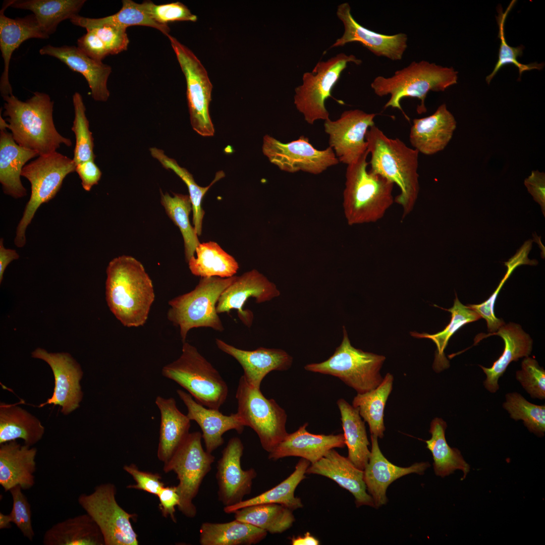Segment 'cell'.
Here are the masks:
<instances>
[{"label":"cell","instance_id":"cell-1","mask_svg":"<svg viewBox=\"0 0 545 545\" xmlns=\"http://www.w3.org/2000/svg\"><path fill=\"white\" fill-rule=\"evenodd\" d=\"M106 271V300L111 312L125 326L143 325L155 294L142 264L132 256L122 255L109 262Z\"/></svg>","mask_w":545,"mask_h":545},{"label":"cell","instance_id":"cell-2","mask_svg":"<svg viewBox=\"0 0 545 545\" xmlns=\"http://www.w3.org/2000/svg\"><path fill=\"white\" fill-rule=\"evenodd\" d=\"M365 139L371 155L369 170L399 187L395 202L401 206L404 219L413 210L419 195V153L399 138L388 137L375 125L369 128Z\"/></svg>","mask_w":545,"mask_h":545},{"label":"cell","instance_id":"cell-3","mask_svg":"<svg viewBox=\"0 0 545 545\" xmlns=\"http://www.w3.org/2000/svg\"><path fill=\"white\" fill-rule=\"evenodd\" d=\"M6 127L20 146L36 151L39 155L56 151L61 144L72 145L54 126L53 102L46 93L35 92L25 101L14 95L3 97Z\"/></svg>","mask_w":545,"mask_h":545},{"label":"cell","instance_id":"cell-4","mask_svg":"<svg viewBox=\"0 0 545 545\" xmlns=\"http://www.w3.org/2000/svg\"><path fill=\"white\" fill-rule=\"evenodd\" d=\"M368 154L367 151L347 167L343 207L350 226L377 222L395 202L394 184L367 170Z\"/></svg>","mask_w":545,"mask_h":545},{"label":"cell","instance_id":"cell-5","mask_svg":"<svg viewBox=\"0 0 545 545\" xmlns=\"http://www.w3.org/2000/svg\"><path fill=\"white\" fill-rule=\"evenodd\" d=\"M458 72L453 67L437 65L426 61H413L408 66L396 71L390 77L379 76L371 83V87L378 96L390 95L385 108L391 107L403 112L401 101L404 97H413L420 101L417 112L424 113L427 110L425 100L430 91H444L457 83Z\"/></svg>","mask_w":545,"mask_h":545},{"label":"cell","instance_id":"cell-6","mask_svg":"<svg viewBox=\"0 0 545 545\" xmlns=\"http://www.w3.org/2000/svg\"><path fill=\"white\" fill-rule=\"evenodd\" d=\"M161 373L207 408L219 409L227 400L228 387L226 382L197 348L188 342L183 343L180 357L164 366Z\"/></svg>","mask_w":545,"mask_h":545},{"label":"cell","instance_id":"cell-7","mask_svg":"<svg viewBox=\"0 0 545 545\" xmlns=\"http://www.w3.org/2000/svg\"><path fill=\"white\" fill-rule=\"evenodd\" d=\"M236 277L201 278L193 290L169 301L168 319L179 328L183 343L186 342L189 331L193 328H210L217 332L224 331L216 306L222 293Z\"/></svg>","mask_w":545,"mask_h":545},{"label":"cell","instance_id":"cell-8","mask_svg":"<svg viewBox=\"0 0 545 545\" xmlns=\"http://www.w3.org/2000/svg\"><path fill=\"white\" fill-rule=\"evenodd\" d=\"M76 167L73 159L56 151L39 155L23 167L21 176L30 183L31 192L17 228L14 239L17 247L25 245L27 228L37 209L56 196L65 177L75 172Z\"/></svg>","mask_w":545,"mask_h":545},{"label":"cell","instance_id":"cell-9","mask_svg":"<svg viewBox=\"0 0 545 545\" xmlns=\"http://www.w3.org/2000/svg\"><path fill=\"white\" fill-rule=\"evenodd\" d=\"M343 333L342 342L331 356L320 363L306 364L304 369L337 377L357 394L375 389L384 378L379 371L385 357L354 347L344 326Z\"/></svg>","mask_w":545,"mask_h":545},{"label":"cell","instance_id":"cell-10","mask_svg":"<svg viewBox=\"0 0 545 545\" xmlns=\"http://www.w3.org/2000/svg\"><path fill=\"white\" fill-rule=\"evenodd\" d=\"M350 63L359 65L362 61L353 54L340 53L318 62L311 72L303 74L302 84L295 89L294 103L307 123L330 119L325 100L332 97L333 88Z\"/></svg>","mask_w":545,"mask_h":545},{"label":"cell","instance_id":"cell-11","mask_svg":"<svg viewBox=\"0 0 545 545\" xmlns=\"http://www.w3.org/2000/svg\"><path fill=\"white\" fill-rule=\"evenodd\" d=\"M201 439L199 431L189 433L163 468L166 473L173 471L177 474L179 484L176 486L180 498L178 508L191 518L197 513L193 500L215 460L211 453L203 449Z\"/></svg>","mask_w":545,"mask_h":545},{"label":"cell","instance_id":"cell-12","mask_svg":"<svg viewBox=\"0 0 545 545\" xmlns=\"http://www.w3.org/2000/svg\"><path fill=\"white\" fill-rule=\"evenodd\" d=\"M237 413L245 426L257 434L263 449L268 453L287 437L285 411L272 399L266 398L260 389L251 387L242 375L236 393Z\"/></svg>","mask_w":545,"mask_h":545},{"label":"cell","instance_id":"cell-13","mask_svg":"<svg viewBox=\"0 0 545 545\" xmlns=\"http://www.w3.org/2000/svg\"><path fill=\"white\" fill-rule=\"evenodd\" d=\"M116 492L114 484L102 483L89 494H81L78 503L97 525L104 545H137V535L130 521L135 514L118 504Z\"/></svg>","mask_w":545,"mask_h":545},{"label":"cell","instance_id":"cell-14","mask_svg":"<svg viewBox=\"0 0 545 545\" xmlns=\"http://www.w3.org/2000/svg\"><path fill=\"white\" fill-rule=\"evenodd\" d=\"M167 37L186 79L192 127L202 136H212L214 129L209 113L212 85L207 72L189 48L173 36L169 34Z\"/></svg>","mask_w":545,"mask_h":545},{"label":"cell","instance_id":"cell-15","mask_svg":"<svg viewBox=\"0 0 545 545\" xmlns=\"http://www.w3.org/2000/svg\"><path fill=\"white\" fill-rule=\"evenodd\" d=\"M262 150L271 163L281 170L291 173L303 171L318 175L339 162L331 147L317 149L304 135L283 143L265 135L263 138Z\"/></svg>","mask_w":545,"mask_h":545},{"label":"cell","instance_id":"cell-16","mask_svg":"<svg viewBox=\"0 0 545 545\" xmlns=\"http://www.w3.org/2000/svg\"><path fill=\"white\" fill-rule=\"evenodd\" d=\"M375 114L355 109L343 112L336 120H326L325 132L329 136V146L339 162L349 165L367 151L365 135L375 125Z\"/></svg>","mask_w":545,"mask_h":545},{"label":"cell","instance_id":"cell-17","mask_svg":"<svg viewBox=\"0 0 545 545\" xmlns=\"http://www.w3.org/2000/svg\"><path fill=\"white\" fill-rule=\"evenodd\" d=\"M31 356L46 362L54 378L51 397L38 407L59 405L61 412L65 415L79 408L83 397L80 385L83 372L80 364L68 353H49L40 348L33 351Z\"/></svg>","mask_w":545,"mask_h":545},{"label":"cell","instance_id":"cell-18","mask_svg":"<svg viewBox=\"0 0 545 545\" xmlns=\"http://www.w3.org/2000/svg\"><path fill=\"white\" fill-rule=\"evenodd\" d=\"M280 295L276 285L255 269L249 270L234 281L221 294L216 309L217 313H229L236 309L242 322L248 328L252 324L253 312L243 307L248 298H255L257 303L269 301Z\"/></svg>","mask_w":545,"mask_h":545},{"label":"cell","instance_id":"cell-19","mask_svg":"<svg viewBox=\"0 0 545 545\" xmlns=\"http://www.w3.org/2000/svg\"><path fill=\"white\" fill-rule=\"evenodd\" d=\"M337 16L343 24L344 31L331 48L343 46L350 42H359L374 55L392 61L402 59L407 47V36L403 33L394 35L378 33L359 24L353 18L348 3L337 7Z\"/></svg>","mask_w":545,"mask_h":545},{"label":"cell","instance_id":"cell-20","mask_svg":"<svg viewBox=\"0 0 545 545\" xmlns=\"http://www.w3.org/2000/svg\"><path fill=\"white\" fill-rule=\"evenodd\" d=\"M243 450L241 440L233 437L228 441L217 463L218 499L225 507L240 503L244 496L250 494L253 480L257 476L254 469L242 468Z\"/></svg>","mask_w":545,"mask_h":545},{"label":"cell","instance_id":"cell-21","mask_svg":"<svg viewBox=\"0 0 545 545\" xmlns=\"http://www.w3.org/2000/svg\"><path fill=\"white\" fill-rule=\"evenodd\" d=\"M377 437L371 434V448L368 462L363 471V480L366 489L372 497L375 508L386 504L388 487L399 478L412 473L424 474L430 466L427 462L415 463L408 467L395 465L388 461L382 453Z\"/></svg>","mask_w":545,"mask_h":545},{"label":"cell","instance_id":"cell-22","mask_svg":"<svg viewBox=\"0 0 545 545\" xmlns=\"http://www.w3.org/2000/svg\"><path fill=\"white\" fill-rule=\"evenodd\" d=\"M215 344L220 350L239 363L246 382L256 389H260L263 379L268 373L274 370H287L293 363V357L281 349L259 347L254 350H245L219 339H215Z\"/></svg>","mask_w":545,"mask_h":545},{"label":"cell","instance_id":"cell-23","mask_svg":"<svg viewBox=\"0 0 545 545\" xmlns=\"http://www.w3.org/2000/svg\"><path fill=\"white\" fill-rule=\"evenodd\" d=\"M13 1L4 2L0 11V48L4 62V69L0 80V92L2 97L13 95L9 78V66L13 52L27 39L49 38L40 28L33 14L15 19L5 15V10L11 7Z\"/></svg>","mask_w":545,"mask_h":545},{"label":"cell","instance_id":"cell-24","mask_svg":"<svg viewBox=\"0 0 545 545\" xmlns=\"http://www.w3.org/2000/svg\"><path fill=\"white\" fill-rule=\"evenodd\" d=\"M177 393L187 408V416L200 426L207 452L211 453L224 444L223 435L226 431L235 429L242 433L245 425L237 412L225 415L219 409L205 408L189 393L180 389Z\"/></svg>","mask_w":545,"mask_h":545},{"label":"cell","instance_id":"cell-25","mask_svg":"<svg viewBox=\"0 0 545 545\" xmlns=\"http://www.w3.org/2000/svg\"><path fill=\"white\" fill-rule=\"evenodd\" d=\"M306 474L320 475L333 480L353 495L357 507L363 505L375 507L372 497L366 492L363 471L334 449L317 462L310 464Z\"/></svg>","mask_w":545,"mask_h":545},{"label":"cell","instance_id":"cell-26","mask_svg":"<svg viewBox=\"0 0 545 545\" xmlns=\"http://www.w3.org/2000/svg\"><path fill=\"white\" fill-rule=\"evenodd\" d=\"M39 53L54 57L72 71L81 74L89 85L94 100H107L110 91L107 82L112 73L110 66L91 59L75 46L46 45L40 49Z\"/></svg>","mask_w":545,"mask_h":545},{"label":"cell","instance_id":"cell-27","mask_svg":"<svg viewBox=\"0 0 545 545\" xmlns=\"http://www.w3.org/2000/svg\"><path fill=\"white\" fill-rule=\"evenodd\" d=\"M456 121L445 103L426 117L414 119L410 129L409 141L413 148L427 155L445 149L456 128Z\"/></svg>","mask_w":545,"mask_h":545},{"label":"cell","instance_id":"cell-28","mask_svg":"<svg viewBox=\"0 0 545 545\" xmlns=\"http://www.w3.org/2000/svg\"><path fill=\"white\" fill-rule=\"evenodd\" d=\"M308 425L306 422L295 432L288 433L269 453L268 459L277 460L287 457H299L312 464L322 458L330 450L345 446L343 433L313 434L307 430Z\"/></svg>","mask_w":545,"mask_h":545},{"label":"cell","instance_id":"cell-29","mask_svg":"<svg viewBox=\"0 0 545 545\" xmlns=\"http://www.w3.org/2000/svg\"><path fill=\"white\" fill-rule=\"evenodd\" d=\"M37 452L16 440L0 444V484L6 492L18 485L23 490L33 486Z\"/></svg>","mask_w":545,"mask_h":545},{"label":"cell","instance_id":"cell-30","mask_svg":"<svg viewBox=\"0 0 545 545\" xmlns=\"http://www.w3.org/2000/svg\"><path fill=\"white\" fill-rule=\"evenodd\" d=\"M7 129L6 122L1 115L0 182L5 194L20 198L27 195L20 179L22 169L27 162L39 154L18 145Z\"/></svg>","mask_w":545,"mask_h":545},{"label":"cell","instance_id":"cell-31","mask_svg":"<svg viewBox=\"0 0 545 545\" xmlns=\"http://www.w3.org/2000/svg\"><path fill=\"white\" fill-rule=\"evenodd\" d=\"M488 335H498L504 341L505 347L500 357L489 368L479 366L486 374L484 382L485 388L491 393H495L499 389L498 380L504 374L509 364L519 358L528 357L531 353L532 340L517 323L510 322L504 324L499 330Z\"/></svg>","mask_w":545,"mask_h":545},{"label":"cell","instance_id":"cell-32","mask_svg":"<svg viewBox=\"0 0 545 545\" xmlns=\"http://www.w3.org/2000/svg\"><path fill=\"white\" fill-rule=\"evenodd\" d=\"M160 414L157 456L168 462L189 434L190 419L178 408L174 398L157 396L155 399Z\"/></svg>","mask_w":545,"mask_h":545},{"label":"cell","instance_id":"cell-33","mask_svg":"<svg viewBox=\"0 0 545 545\" xmlns=\"http://www.w3.org/2000/svg\"><path fill=\"white\" fill-rule=\"evenodd\" d=\"M44 545H104L102 534L87 513L58 522L47 529Z\"/></svg>","mask_w":545,"mask_h":545},{"label":"cell","instance_id":"cell-34","mask_svg":"<svg viewBox=\"0 0 545 545\" xmlns=\"http://www.w3.org/2000/svg\"><path fill=\"white\" fill-rule=\"evenodd\" d=\"M44 430L40 420L27 410L1 403L0 444L22 439L25 444L32 446L42 438Z\"/></svg>","mask_w":545,"mask_h":545},{"label":"cell","instance_id":"cell-35","mask_svg":"<svg viewBox=\"0 0 545 545\" xmlns=\"http://www.w3.org/2000/svg\"><path fill=\"white\" fill-rule=\"evenodd\" d=\"M267 532L235 519L225 523L204 522L200 528L201 545H251L263 540Z\"/></svg>","mask_w":545,"mask_h":545},{"label":"cell","instance_id":"cell-36","mask_svg":"<svg viewBox=\"0 0 545 545\" xmlns=\"http://www.w3.org/2000/svg\"><path fill=\"white\" fill-rule=\"evenodd\" d=\"M337 404L341 414L345 445L348 448L347 458L355 467L363 470L370 455L365 421L362 420L358 408L344 399H339Z\"/></svg>","mask_w":545,"mask_h":545},{"label":"cell","instance_id":"cell-37","mask_svg":"<svg viewBox=\"0 0 545 545\" xmlns=\"http://www.w3.org/2000/svg\"><path fill=\"white\" fill-rule=\"evenodd\" d=\"M310 464L309 461L301 458L293 473L279 484L256 497L243 500L234 505L225 507L224 512L233 513L247 506L266 503L281 504L293 511L303 507L300 498L295 496V491L305 478L306 471Z\"/></svg>","mask_w":545,"mask_h":545},{"label":"cell","instance_id":"cell-38","mask_svg":"<svg viewBox=\"0 0 545 545\" xmlns=\"http://www.w3.org/2000/svg\"><path fill=\"white\" fill-rule=\"evenodd\" d=\"M85 0H14L11 7L31 11L47 36L53 34L63 21L78 13Z\"/></svg>","mask_w":545,"mask_h":545},{"label":"cell","instance_id":"cell-39","mask_svg":"<svg viewBox=\"0 0 545 545\" xmlns=\"http://www.w3.org/2000/svg\"><path fill=\"white\" fill-rule=\"evenodd\" d=\"M446 422L442 418L436 417L431 422L429 432L430 439L425 441L427 448L431 452L433 460V469L435 474L444 477L453 473L456 470L463 472L462 480L470 470V466L463 459L460 451L451 448L445 438Z\"/></svg>","mask_w":545,"mask_h":545},{"label":"cell","instance_id":"cell-40","mask_svg":"<svg viewBox=\"0 0 545 545\" xmlns=\"http://www.w3.org/2000/svg\"><path fill=\"white\" fill-rule=\"evenodd\" d=\"M196 256L188 262L191 273L201 278L233 277L239 269V264L232 255L215 242L200 243L196 247Z\"/></svg>","mask_w":545,"mask_h":545},{"label":"cell","instance_id":"cell-41","mask_svg":"<svg viewBox=\"0 0 545 545\" xmlns=\"http://www.w3.org/2000/svg\"><path fill=\"white\" fill-rule=\"evenodd\" d=\"M235 519L251 524L272 534L290 528L295 521L293 510L279 504L266 503L247 506L234 513Z\"/></svg>","mask_w":545,"mask_h":545},{"label":"cell","instance_id":"cell-42","mask_svg":"<svg viewBox=\"0 0 545 545\" xmlns=\"http://www.w3.org/2000/svg\"><path fill=\"white\" fill-rule=\"evenodd\" d=\"M393 376L387 373L376 388L363 394H357L352 401V406L358 408L360 415L368 423L371 434L377 438H383L386 429L384 410L393 389Z\"/></svg>","mask_w":545,"mask_h":545},{"label":"cell","instance_id":"cell-43","mask_svg":"<svg viewBox=\"0 0 545 545\" xmlns=\"http://www.w3.org/2000/svg\"><path fill=\"white\" fill-rule=\"evenodd\" d=\"M71 22L86 30L102 25H110L127 29L132 26H144L154 28L167 36L170 28L168 25L157 23L139 9L138 3L131 0L122 1V7L117 13L100 18H90L77 15L70 19Z\"/></svg>","mask_w":545,"mask_h":545},{"label":"cell","instance_id":"cell-44","mask_svg":"<svg viewBox=\"0 0 545 545\" xmlns=\"http://www.w3.org/2000/svg\"><path fill=\"white\" fill-rule=\"evenodd\" d=\"M160 202L165 211L183 236L185 260L187 262L194 256L196 247L200 243L195 228L190 222L189 215L192 210L190 197L188 195L160 192Z\"/></svg>","mask_w":545,"mask_h":545},{"label":"cell","instance_id":"cell-45","mask_svg":"<svg viewBox=\"0 0 545 545\" xmlns=\"http://www.w3.org/2000/svg\"><path fill=\"white\" fill-rule=\"evenodd\" d=\"M149 150L151 156L156 159L165 169L172 170L186 185L192 206L193 227L198 236H200L204 215V211L202 207L203 198L212 185L225 177L224 173L223 171L217 172L210 185L204 187H201L195 182L193 176L187 170L180 167L174 159L168 157L162 150L151 147Z\"/></svg>","mask_w":545,"mask_h":545},{"label":"cell","instance_id":"cell-46","mask_svg":"<svg viewBox=\"0 0 545 545\" xmlns=\"http://www.w3.org/2000/svg\"><path fill=\"white\" fill-rule=\"evenodd\" d=\"M445 310L451 313V319L450 323L443 331L434 334L411 333L413 337L429 339L435 343L437 350L434 364L437 365L438 369H443L449 365V362L444 355V350L450 338L465 324L481 318L480 315L474 310L468 306L462 304L457 295H456L453 307Z\"/></svg>","mask_w":545,"mask_h":545},{"label":"cell","instance_id":"cell-47","mask_svg":"<svg viewBox=\"0 0 545 545\" xmlns=\"http://www.w3.org/2000/svg\"><path fill=\"white\" fill-rule=\"evenodd\" d=\"M74 119L71 130L74 133L76 144L73 160L76 165L94 160L93 138L89 130V121L86 116V108L81 95L76 92L73 96Z\"/></svg>","mask_w":545,"mask_h":545},{"label":"cell","instance_id":"cell-48","mask_svg":"<svg viewBox=\"0 0 545 545\" xmlns=\"http://www.w3.org/2000/svg\"><path fill=\"white\" fill-rule=\"evenodd\" d=\"M503 407L510 417L517 421L522 420L524 424L534 433L542 436L545 431V406L537 405L527 401L520 394L508 393Z\"/></svg>","mask_w":545,"mask_h":545},{"label":"cell","instance_id":"cell-49","mask_svg":"<svg viewBox=\"0 0 545 545\" xmlns=\"http://www.w3.org/2000/svg\"><path fill=\"white\" fill-rule=\"evenodd\" d=\"M515 2V1H512L505 12L502 11L501 7L498 9V15L496 19L499 27L498 37L500 39V45L498 61L492 72L486 77L487 84L490 83L500 69L506 65H515L518 69L520 77L525 71L534 69L540 70L543 67L542 63H532L526 65L519 63L517 61V58L522 55L524 46L520 45L517 47H512L507 43L506 40L504 31L505 22Z\"/></svg>","mask_w":545,"mask_h":545},{"label":"cell","instance_id":"cell-50","mask_svg":"<svg viewBox=\"0 0 545 545\" xmlns=\"http://www.w3.org/2000/svg\"><path fill=\"white\" fill-rule=\"evenodd\" d=\"M138 6L154 21L163 25L175 21L195 22L197 20L196 15L179 2L155 5L151 1H146L138 3Z\"/></svg>","mask_w":545,"mask_h":545},{"label":"cell","instance_id":"cell-51","mask_svg":"<svg viewBox=\"0 0 545 545\" xmlns=\"http://www.w3.org/2000/svg\"><path fill=\"white\" fill-rule=\"evenodd\" d=\"M524 260L520 257L514 255L508 262H505L507 271L504 278L500 282L497 289L489 298L479 304H468V306L474 310L481 318L485 320L488 330L492 333L497 332L499 329L505 324L504 320L497 318L494 312V306L497 296L513 271L519 265L524 264Z\"/></svg>","mask_w":545,"mask_h":545},{"label":"cell","instance_id":"cell-52","mask_svg":"<svg viewBox=\"0 0 545 545\" xmlns=\"http://www.w3.org/2000/svg\"><path fill=\"white\" fill-rule=\"evenodd\" d=\"M522 369L516 372V378L533 398H545V371L537 361L526 357L522 362Z\"/></svg>","mask_w":545,"mask_h":545},{"label":"cell","instance_id":"cell-53","mask_svg":"<svg viewBox=\"0 0 545 545\" xmlns=\"http://www.w3.org/2000/svg\"><path fill=\"white\" fill-rule=\"evenodd\" d=\"M19 485L10 490L13 500L12 509L10 514L12 523L16 525L24 537L32 541L35 533L32 525L31 505Z\"/></svg>","mask_w":545,"mask_h":545},{"label":"cell","instance_id":"cell-54","mask_svg":"<svg viewBox=\"0 0 545 545\" xmlns=\"http://www.w3.org/2000/svg\"><path fill=\"white\" fill-rule=\"evenodd\" d=\"M124 28L102 25L86 30L92 31L104 43L109 54H117L127 49L129 39Z\"/></svg>","mask_w":545,"mask_h":545},{"label":"cell","instance_id":"cell-55","mask_svg":"<svg viewBox=\"0 0 545 545\" xmlns=\"http://www.w3.org/2000/svg\"><path fill=\"white\" fill-rule=\"evenodd\" d=\"M123 469L133 477L136 482L135 484L128 485L127 488L141 490L157 496L165 486L158 473L140 470L134 464L125 465Z\"/></svg>","mask_w":545,"mask_h":545},{"label":"cell","instance_id":"cell-56","mask_svg":"<svg viewBox=\"0 0 545 545\" xmlns=\"http://www.w3.org/2000/svg\"><path fill=\"white\" fill-rule=\"evenodd\" d=\"M78 47L91 59L99 62L110 55L104 43L91 30H87L86 34L77 40Z\"/></svg>","mask_w":545,"mask_h":545},{"label":"cell","instance_id":"cell-57","mask_svg":"<svg viewBox=\"0 0 545 545\" xmlns=\"http://www.w3.org/2000/svg\"><path fill=\"white\" fill-rule=\"evenodd\" d=\"M159 501V508L162 516L170 517L176 522L175 507L180 504V498L176 486H164L157 496Z\"/></svg>","mask_w":545,"mask_h":545},{"label":"cell","instance_id":"cell-58","mask_svg":"<svg viewBox=\"0 0 545 545\" xmlns=\"http://www.w3.org/2000/svg\"><path fill=\"white\" fill-rule=\"evenodd\" d=\"M75 172L81 180L83 188L86 191H89L94 185L98 184L102 175L94 160H89L76 165Z\"/></svg>","mask_w":545,"mask_h":545},{"label":"cell","instance_id":"cell-59","mask_svg":"<svg viewBox=\"0 0 545 545\" xmlns=\"http://www.w3.org/2000/svg\"><path fill=\"white\" fill-rule=\"evenodd\" d=\"M524 185L534 200L541 206L542 213L545 215V174L538 171H533L524 181Z\"/></svg>","mask_w":545,"mask_h":545},{"label":"cell","instance_id":"cell-60","mask_svg":"<svg viewBox=\"0 0 545 545\" xmlns=\"http://www.w3.org/2000/svg\"><path fill=\"white\" fill-rule=\"evenodd\" d=\"M19 255L16 250L5 248L3 244V239L0 240V283L3 279L4 272L8 265L13 260L17 259Z\"/></svg>","mask_w":545,"mask_h":545},{"label":"cell","instance_id":"cell-61","mask_svg":"<svg viewBox=\"0 0 545 545\" xmlns=\"http://www.w3.org/2000/svg\"><path fill=\"white\" fill-rule=\"evenodd\" d=\"M292 545H318L319 540L312 536L310 532H306L303 536H293L291 538Z\"/></svg>","mask_w":545,"mask_h":545},{"label":"cell","instance_id":"cell-62","mask_svg":"<svg viewBox=\"0 0 545 545\" xmlns=\"http://www.w3.org/2000/svg\"><path fill=\"white\" fill-rule=\"evenodd\" d=\"M12 523L11 516L10 514H5L0 512V529H9L11 527Z\"/></svg>","mask_w":545,"mask_h":545}]
</instances>
